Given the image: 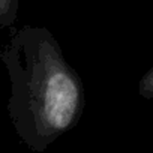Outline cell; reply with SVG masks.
<instances>
[{"label":"cell","mask_w":153,"mask_h":153,"mask_svg":"<svg viewBox=\"0 0 153 153\" xmlns=\"http://www.w3.org/2000/svg\"><path fill=\"white\" fill-rule=\"evenodd\" d=\"M11 81L8 114L15 134L35 153L45 152L80 122L84 84L47 27L15 30L0 51Z\"/></svg>","instance_id":"cell-1"},{"label":"cell","mask_w":153,"mask_h":153,"mask_svg":"<svg viewBox=\"0 0 153 153\" xmlns=\"http://www.w3.org/2000/svg\"><path fill=\"white\" fill-rule=\"evenodd\" d=\"M20 8V0H0V27L9 29L14 26Z\"/></svg>","instance_id":"cell-2"},{"label":"cell","mask_w":153,"mask_h":153,"mask_svg":"<svg viewBox=\"0 0 153 153\" xmlns=\"http://www.w3.org/2000/svg\"><path fill=\"white\" fill-rule=\"evenodd\" d=\"M138 93L144 99L153 101V66L141 76V80L138 83Z\"/></svg>","instance_id":"cell-3"}]
</instances>
